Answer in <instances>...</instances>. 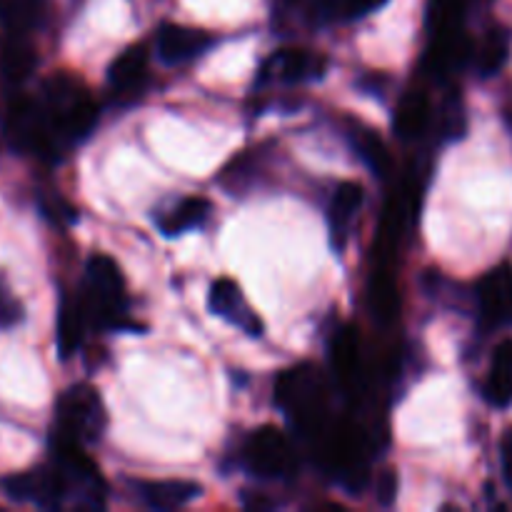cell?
<instances>
[{"label":"cell","instance_id":"f1b7e54d","mask_svg":"<svg viewBox=\"0 0 512 512\" xmlns=\"http://www.w3.org/2000/svg\"><path fill=\"white\" fill-rule=\"evenodd\" d=\"M500 465H503V480L512 495V425L500 438Z\"/></svg>","mask_w":512,"mask_h":512},{"label":"cell","instance_id":"ffe728a7","mask_svg":"<svg viewBox=\"0 0 512 512\" xmlns=\"http://www.w3.org/2000/svg\"><path fill=\"white\" fill-rule=\"evenodd\" d=\"M85 308L70 295H63L58 305V323H55V340L63 358H70L83 343Z\"/></svg>","mask_w":512,"mask_h":512},{"label":"cell","instance_id":"d4e9b609","mask_svg":"<svg viewBox=\"0 0 512 512\" xmlns=\"http://www.w3.org/2000/svg\"><path fill=\"white\" fill-rule=\"evenodd\" d=\"M465 0H430L428 30L430 35H448L465 30Z\"/></svg>","mask_w":512,"mask_h":512},{"label":"cell","instance_id":"e0dca14e","mask_svg":"<svg viewBox=\"0 0 512 512\" xmlns=\"http://www.w3.org/2000/svg\"><path fill=\"white\" fill-rule=\"evenodd\" d=\"M485 398L493 408L500 410H508L512 405V338H505L495 348L488 380H485Z\"/></svg>","mask_w":512,"mask_h":512},{"label":"cell","instance_id":"9a60e30c","mask_svg":"<svg viewBox=\"0 0 512 512\" xmlns=\"http://www.w3.org/2000/svg\"><path fill=\"white\" fill-rule=\"evenodd\" d=\"M360 205H363V188L358 183H340L335 188L333 200L328 208V223H330V240L333 248L343 250L345 240H348L353 220L358 215Z\"/></svg>","mask_w":512,"mask_h":512},{"label":"cell","instance_id":"83f0119b","mask_svg":"<svg viewBox=\"0 0 512 512\" xmlns=\"http://www.w3.org/2000/svg\"><path fill=\"white\" fill-rule=\"evenodd\" d=\"M383 3L385 0H340V13L348 15V18H363Z\"/></svg>","mask_w":512,"mask_h":512},{"label":"cell","instance_id":"277c9868","mask_svg":"<svg viewBox=\"0 0 512 512\" xmlns=\"http://www.w3.org/2000/svg\"><path fill=\"white\" fill-rule=\"evenodd\" d=\"M103 398L90 385H73L65 390L55 410V438L73 443H93L105 430Z\"/></svg>","mask_w":512,"mask_h":512},{"label":"cell","instance_id":"8992f818","mask_svg":"<svg viewBox=\"0 0 512 512\" xmlns=\"http://www.w3.org/2000/svg\"><path fill=\"white\" fill-rule=\"evenodd\" d=\"M245 463L260 478H283L293 470L295 455L288 435L273 425L255 430L245 443Z\"/></svg>","mask_w":512,"mask_h":512},{"label":"cell","instance_id":"8fae6325","mask_svg":"<svg viewBox=\"0 0 512 512\" xmlns=\"http://www.w3.org/2000/svg\"><path fill=\"white\" fill-rule=\"evenodd\" d=\"M213 45L205 30L185 28V25H163L158 30V38H155V50H158V58L163 63L175 65L185 63V60H193L198 55H203L205 50Z\"/></svg>","mask_w":512,"mask_h":512},{"label":"cell","instance_id":"5b68a950","mask_svg":"<svg viewBox=\"0 0 512 512\" xmlns=\"http://www.w3.org/2000/svg\"><path fill=\"white\" fill-rule=\"evenodd\" d=\"M5 135L15 150L33 153L45 160H55L63 150V143L55 135L43 105L30 98H18L10 105L8 118H5Z\"/></svg>","mask_w":512,"mask_h":512},{"label":"cell","instance_id":"ac0fdd59","mask_svg":"<svg viewBox=\"0 0 512 512\" xmlns=\"http://www.w3.org/2000/svg\"><path fill=\"white\" fill-rule=\"evenodd\" d=\"M430 113H433V108H430L428 95L423 90H408L398 100V108H395V133L403 140L420 138L430 125Z\"/></svg>","mask_w":512,"mask_h":512},{"label":"cell","instance_id":"7a4b0ae2","mask_svg":"<svg viewBox=\"0 0 512 512\" xmlns=\"http://www.w3.org/2000/svg\"><path fill=\"white\" fill-rule=\"evenodd\" d=\"M45 115L63 145L80 143L98 125L100 108L73 75L58 73L45 83Z\"/></svg>","mask_w":512,"mask_h":512},{"label":"cell","instance_id":"d6986e66","mask_svg":"<svg viewBox=\"0 0 512 512\" xmlns=\"http://www.w3.org/2000/svg\"><path fill=\"white\" fill-rule=\"evenodd\" d=\"M35 48L25 40V33H8L0 40V75L10 83H23L33 73Z\"/></svg>","mask_w":512,"mask_h":512},{"label":"cell","instance_id":"cb8c5ba5","mask_svg":"<svg viewBox=\"0 0 512 512\" xmlns=\"http://www.w3.org/2000/svg\"><path fill=\"white\" fill-rule=\"evenodd\" d=\"M353 143L355 148H358L360 158L365 160V165H368L378 178H385V175L393 170V158H390L388 145H385V140L380 138L375 130L360 125L358 133L353 135Z\"/></svg>","mask_w":512,"mask_h":512},{"label":"cell","instance_id":"4316f807","mask_svg":"<svg viewBox=\"0 0 512 512\" xmlns=\"http://www.w3.org/2000/svg\"><path fill=\"white\" fill-rule=\"evenodd\" d=\"M375 495H378V503L383 508H390L395 503V498H398V473L395 470L388 468L378 475V480H375Z\"/></svg>","mask_w":512,"mask_h":512},{"label":"cell","instance_id":"4fadbf2b","mask_svg":"<svg viewBox=\"0 0 512 512\" xmlns=\"http://www.w3.org/2000/svg\"><path fill=\"white\" fill-rule=\"evenodd\" d=\"M368 310L375 323L393 325L400 315V288L390 265L375 263L368 278Z\"/></svg>","mask_w":512,"mask_h":512},{"label":"cell","instance_id":"ba28073f","mask_svg":"<svg viewBox=\"0 0 512 512\" xmlns=\"http://www.w3.org/2000/svg\"><path fill=\"white\" fill-rule=\"evenodd\" d=\"M325 68H328V60L318 53H310L303 48H283L263 65L260 70V78H273L280 83H308V80L323 78Z\"/></svg>","mask_w":512,"mask_h":512},{"label":"cell","instance_id":"7c38bea8","mask_svg":"<svg viewBox=\"0 0 512 512\" xmlns=\"http://www.w3.org/2000/svg\"><path fill=\"white\" fill-rule=\"evenodd\" d=\"M145 78H148V48L140 43L125 48L108 70V80L115 98H138L145 85Z\"/></svg>","mask_w":512,"mask_h":512},{"label":"cell","instance_id":"2e32d148","mask_svg":"<svg viewBox=\"0 0 512 512\" xmlns=\"http://www.w3.org/2000/svg\"><path fill=\"white\" fill-rule=\"evenodd\" d=\"M138 495L148 508L175 510L200 498L203 488L190 480H145V483H138Z\"/></svg>","mask_w":512,"mask_h":512},{"label":"cell","instance_id":"7402d4cb","mask_svg":"<svg viewBox=\"0 0 512 512\" xmlns=\"http://www.w3.org/2000/svg\"><path fill=\"white\" fill-rule=\"evenodd\" d=\"M210 215V200L193 195V198H183L178 205L168 210L165 218L158 220L163 235H180L185 230H193L198 225L205 223V218Z\"/></svg>","mask_w":512,"mask_h":512},{"label":"cell","instance_id":"30bf717a","mask_svg":"<svg viewBox=\"0 0 512 512\" xmlns=\"http://www.w3.org/2000/svg\"><path fill=\"white\" fill-rule=\"evenodd\" d=\"M473 40L465 30L448 35H430L428 53H425V68L435 78H448L473 60Z\"/></svg>","mask_w":512,"mask_h":512},{"label":"cell","instance_id":"5bb4252c","mask_svg":"<svg viewBox=\"0 0 512 512\" xmlns=\"http://www.w3.org/2000/svg\"><path fill=\"white\" fill-rule=\"evenodd\" d=\"M330 363L335 380L343 388H355L360 380V338L353 325H340L330 338Z\"/></svg>","mask_w":512,"mask_h":512},{"label":"cell","instance_id":"9c48e42d","mask_svg":"<svg viewBox=\"0 0 512 512\" xmlns=\"http://www.w3.org/2000/svg\"><path fill=\"white\" fill-rule=\"evenodd\" d=\"M208 305L213 310V315L230 320L233 325H238L240 330H245L253 338L263 335V323L258 320V315L250 310V305L245 303L243 293H240L238 283L230 278H218L210 285Z\"/></svg>","mask_w":512,"mask_h":512},{"label":"cell","instance_id":"6da1fadb","mask_svg":"<svg viewBox=\"0 0 512 512\" xmlns=\"http://www.w3.org/2000/svg\"><path fill=\"white\" fill-rule=\"evenodd\" d=\"M275 403L300 433L320 435L328 425V383L313 365L283 370L275 380Z\"/></svg>","mask_w":512,"mask_h":512},{"label":"cell","instance_id":"603a6c76","mask_svg":"<svg viewBox=\"0 0 512 512\" xmlns=\"http://www.w3.org/2000/svg\"><path fill=\"white\" fill-rule=\"evenodd\" d=\"M45 0H0V23L8 33H25L43 20Z\"/></svg>","mask_w":512,"mask_h":512},{"label":"cell","instance_id":"3957f363","mask_svg":"<svg viewBox=\"0 0 512 512\" xmlns=\"http://www.w3.org/2000/svg\"><path fill=\"white\" fill-rule=\"evenodd\" d=\"M85 313H93L100 328H123L128 325V300L118 263L103 253L88 260V305Z\"/></svg>","mask_w":512,"mask_h":512},{"label":"cell","instance_id":"44dd1931","mask_svg":"<svg viewBox=\"0 0 512 512\" xmlns=\"http://www.w3.org/2000/svg\"><path fill=\"white\" fill-rule=\"evenodd\" d=\"M512 50V33L508 28H493L483 38V43L478 45V50H473L475 68L483 78H493L503 70V65L510 60Z\"/></svg>","mask_w":512,"mask_h":512},{"label":"cell","instance_id":"484cf974","mask_svg":"<svg viewBox=\"0 0 512 512\" xmlns=\"http://www.w3.org/2000/svg\"><path fill=\"white\" fill-rule=\"evenodd\" d=\"M23 320V308L18 300L8 293L5 285H0V330H8Z\"/></svg>","mask_w":512,"mask_h":512},{"label":"cell","instance_id":"52a82bcc","mask_svg":"<svg viewBox=\"0 0 512 512\" xmlns=\"http://www.w3.org/2000/svg\"><path fill=\"white\" fill-rule=\"evenodd\" d=\"M480 318H483L485 328H510L512 325V265L500 263L490 273L480 278L478 290Z\"/></svg>","mask_w":512,"mask_h":512}]
</instances>
